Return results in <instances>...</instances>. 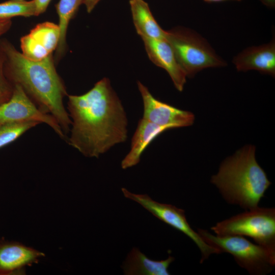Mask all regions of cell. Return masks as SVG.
Returning <instances> with one entry per match:
<instances>
[{
	"label": "cell",
	"instance_id": "1",
	"mask_svg": "<svg viewBox=\"0 0 275 275\" xmlns=\"http://www.w3.org/2000/svg\"><path fill=\"white\" fill-rule=\"evenodd\" d=\"M68 98L72 128L67 143L83 155L98 158L126 141V114L108 78L99 80L82 95Z\"/></svg>",
	"mask_w": 275,
	"mask_h": 275
},
{
	"label": "cell",
	"instance_id": "2",
	"mask_svg": "<svg viewBox=\"0 0 275 275\" xmlns=\"http://www.w3.org/2000/svg\"><path fill=\"white\" fill-rule=\"evenodd\" d=\"M0 47L7 78L13 85H19L40 109L53 116L67 136L72 123L63 103L67 93L52 54L40 61H33L6 40H0Z\"/></svg>",
	"mask_w": 275,
	"mask_h": 275
},
{
	"label": "cell",
	"instance_id": "3",
	"mask_svg": "<svg viewBox=\"0 0 275 275\" xmlns=\"http://www.w3.org/2000/svg\"><path fill=\"white\" fill-rule=\"evenodd\" d=\"M254 146L247 145L222 162L211 182L229 204L246 210L258 204L271 184L266 174L257 162Z\"/></svg>",
	"mask_w": 275,
	"mask_h": 275
},
{
	"label": "cell",
	"instance_id": "4",
	"mask_svg": "<svg viewBox=\"0 0 275 275\" xmlns=\"http://www.w3.org/2000/svg\"><path fill=\"white\" fill-rule=\"evenodd\" d=\"M166 40L188 77L206 68L227 65L208 41L191 29L177 26L167 31Z\"/></svg>",
	"mask_w": 275,
	"mask_h": 275
},
{
	"label": "cell",
	"instance_id": "5",
	"mask_svg": "<svg viewBox=\"0 0 275 275\" xmlns=\"http://www.w3.org/2000/svg\"><path fill=\"white\" fill-rule=\"evenodd\" d=\"M198 233L209 245L221 253L232 255L236 262L251 274L265 275L275 266V251L250 241L240 235H214L207 230L198 228Z\"/></svg>",
	"mask_w": 275,
	"mask_h": 275
},
{
	"label": "cell",
	"instance_id": "6",
	"mask_svg": "<svg viewBox=\"0 0 275 275\" xmlns=\"http://www.w3.org/2000/svg\"><path fill=\"white\" fill-rule=\"evenodd\" d=\"M217 236L240 235L275 251V208L259 207L246 210L211 228Z\"/></svg>",
	"mask_w": 275,
	"mask_h": 275
},
{
	"label": "cell",
	"instance_id": "7",
	"mask_svg": "<svg viewBox=\"0 0 275 275\" xmlns=\"http://www.w3.org/2000/svg\"><path fill=\"white\" fill-rule=\"evenodd\" d=\"M121 190L125 197L136 202L158 219L190 238L201 253V263L211 255L221 253L217 249L205 242L198 233L191 228L187 221L183 209L172 205L155 201L146 194H133L125 188H122Z\"/></svg>",
	"mask_w": 275,
	"mask_h": 275
},
{
	"label": "cell",
	"instance_id": "8",
	"mask_svg": "<svg viewBox=\"0 0 275 275\" xmlns=\"http://www.w3.org/2000/svg\"><path fill=\"white\" fill-rule=\"evenodd\" d=\"M13 86L11 98L0 105V124L30 121L44 123L67 142L68 137L64 134L55 118L40 109L19 85Z\"/></svg>",
	"mask_w": 275,
	"mask_h": 275
},
{
	"label": "cell",
	"instance_id": "9",
	"mask_svg": "<svg viewBox=\"0 0 275 275\" xmlns=\"http://www.w3.org/2000/svg\"><path fill=\"white\" fill-rule=\"evenodd\" d=\"M137 83L143 101V118L156 125L169 127L170 129L193 124L195 119L193 113L157 99L147 87L140 81Z\"/></svg>",
	"mask_w": 275,
	"mask_h": 275
},
{
	"label": "cell",
	"instance_id": "10",
	"mask_svg": "<svg viewBox=\"0 0 275 275\" xmlns=\"http://www.w3.org/2000/svg\"><path fill=\"white\" fill-rule=\"evenodd\" d=\"M60 39L58 24L51 22L38 24L30 33L21 38L22 54L33 61H40L57 49Z\"/></svg>",
	"mask_w": 275,
	"mask_h": 275
},
{
	"label": "cell",
	"instance_id": "11",
	"mask_svg": "<svg viewBox=\"0 0 275 275\" xmlns=\"http://www.w3.org/2000/svg\"><path fill=\"white\" fill-rule=\"evenodd\" d=\"M43 253L20 242L0 238V275L22 274L25 268L37 263Z\"/></svg>",
	"mask_w": 275,
	"mask_h": 275
},
{
	"label": "cell",
	"instance_id": "12",
	"mask_svg": "<svg viewBox=\"0 0 275 275\" xmlns=\"http://www.w3.org/2000/svg\"><path fill=\"white\" fill-rule=\"evenodd\" d=\"M149 59L164 69L170 75L176 89L182 92L186 81V75L179 63L169 42L165 40L142 39Z\"/></svg>",
	"mask_w": 275,
	"mask_h": 275
},
{
	"label": "cell",
	"instance_id": "13",
	"mask_svg": "<svg viewBox=\"0 0 275 275\" xmlns=\"http://www.w3.org/2000/svg\"><path fill=\"white\" fill-rule=\"evenodd\" d=\"M232 62L238 71L255 70L274 77V36L269 43L245 48L233 58Z\"/></svg>",
	"mask_w": 275,
	"mask_h": 275
},
{
	"label": "cell",
	"instance_id": "14",
	"mask_svg": "<svg viewBox=\"0 0 275 275\" xmlns=\"http://www.w3.org/2000/svg\"><path fill=\"white\" fill-rule=\"evenodd\" d=\"M169 127L161 126L144 118L141 119L131 139L130 150L121 161V168L126 169L138 164L147 147Z\"/></svg>",
	"mask_w": 275,
	"mask_h": 275
},
{
	"label": "cell",
	"instance_id": "15",
	"mask_svg": "<svg viewBox=\"0 0 275 275\" xmlns=\"http://www.w3.org/2000/svg\"><path fill=\"white\" fill-rule=\"evenodd\" d=\"M174 260L171 256L164 260H151L134 248L128 254L122 267L126 275H169L168 269Z\"/></svg>",
	"mask_w": 275,
	"mask_h": 275
},
{
	"label": "cell",
	"instance_id": "16",
	"mask_svg": "<svg viewBox=\"0 0 275 275\" xmlns=\"http://www.w3.org/2000/svg\"><path fill=\"white\" fill-rule=\"evenodd\" d=\"M129 5L133 24L142 39L167 40V31L158 24L147 2L144 0H130Z\"/></svg>",
	"mask_w": 275,
	"mask_h": 275
},
{
	"label": "cell",
	"instance_id": "17",
	"mask_svg": "<svg viewBox=\"0 0 275 275\" xmlns=\"http://www.w3.org/2000/svg\"><path fill=\"white\" fill-rule=\"evenodd\" d=\"M83 0H60L56 5L59 16L60 39L57 48V56H62L66 48V33L70 21L75 16Z\"/></svg>",
	"mask_w": 275,
	"mask_h": 275
},
{
	"label": "cell",
	"instance_id": "18",
	"mask_svg": "<svg viewBox=\"0 0 275 275\" xmlns=\"http://www.w3.org/2000/svg\"><path fill=\"white\" fill-rule=\"evenodd\" d=\"M36 15L34 0H9L0 3V19H11L18 16L30 17Z\"/></svg>",
	"mask_w": 275,
	"mask_h": 275
},
{
	"label": "cell",
	"instance_id": "19",
	"mask_svg": "<svg viewBox=\"0 0 275 275\" xmlns=\"http://www.w3.org/2000/svg\"><path fill=\"white\" fill-rule=\"evenodd\" d=\"M38 124L35 121L0 124V148L13 143Z\"/></svg>",
	"mask_w": 275,
	"mask_h": 275
},
{
	"label": "cell",
	"instance_id": "20",
	"mask_svg": "<svg viewBox=\"0 0 275 275\" xmlns=\"http://www.w3.org/2000/svg\"><path fill=\"white\" fill-rule=\"evenodd\" d=\"M4 57L0 47V105L11 98L14 86L6 77L4 71Z\"/></svg>",
	"mask_w": 275,
	"mask_h": 275
},
{
	"label": "cell",
	"instance_id": "21",
	"mask_svg": "<svg viewBox=\"0 0 275 275\" xmlns=\"http://www.w3.org/2000/svg\"><path fill=\"white\" fill-rule=\"evenodd\" d=\"M51 0H34L36 9V15H39L44 12Z\"/></svg>",
	"mask_w": 275,
	"mask_h": 275
},
{
	"label": "cell",
	"instance_id": "22",
	"mask_svg": "<svg viewBox=\"0 0 275 275\" xmlns=\"http://www.w3.org/2000/svg\"><path fill=\"white\" fill-rule=\"evenodd\" d=\"M11 24V19H0V36L10 29Z\"/></svg>",
	"mask_w": 275,
	"mask_h": 275
},
{
	"label": "cell",
	"instance_id": "23",
	"mask_svg": "<svg viewBox=\"0 0 275 275\" xmlns=\"http://www.w3.org/2000/svg\"><path fill=\"white\" fill-rule=\"evenodd\" d=\"M100 0H83L84 4L86 7L88 13H91L94 9L95 7Z\"/></svg>",
	"mask_w": 275,
	"mask_h": 275
},
{
	"label": "cell",
	"instance_id": "24",
	"mask_svg": "<svg viewBox=\"0 0 275 275\" xmlns=\"http://www.w3.org/2000/svg\"><path fill=\"white\" fill-rule=\"evenodd\" d=\"M267 7L273 9L275 7V0H259Z\"/></svg>",
	"mask_w": 275,
	"mask_h": 275
},
{
	"label": "cell",
	"instance_id": "25",
	"mask_svg": "<svg viewBox=\"0 0 275 275\" xmlns=\"http://www.w3.org/2000/svg\"><path fill=\"white\" fill-rule=\"evenodd\" d=\"M203 1L207 3H214L223 2L227 1H241L242 0H203Z\"/></svg>",
	"mask_w": 275,
	"mask_h": 275
}]
</instances>
